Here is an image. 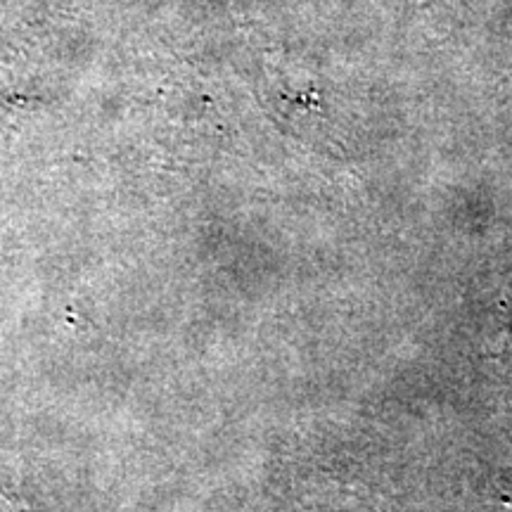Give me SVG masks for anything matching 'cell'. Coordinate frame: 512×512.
Returning <instances> with one entry per match:
<instances>
[{"mask_svg": "<svg viewBox=\"0 0 512 512\" xmlns=\"http://www.w3.org/2000/svg\"><path fill=\"white\" fill-rule=\"evenodd\" d=\"M0 512H31V510H29V505L24 501H19V498L0 494Z\"/></svg>", "mask_w": 512, "mask_h": 512, "instance_id": "obj_1", "label": "cell"}]
</instances>
